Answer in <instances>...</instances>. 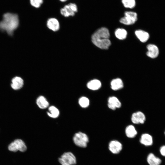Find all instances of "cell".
<instances>
[{
	"label": "cell",
	"instance_id": "obj_1",
	"mask_svg": "<svg viewBox=\"0 0 165 165\" xmlns=\"http://www.w3.org/2000/svg\"><path fill=\"white\" fill-rule=\"evenodd\" d=\"M109 38L110 33L108 29L102 27L98 29L93 34L91 40L94 44L98 47L106 50L111 45Z\"/></svg>",
	"mask_w": 165,
	"mask_h": 165
},
{
	"label": "cell",
	"instance_id": "obj_2",
	"mask_svg": "<svg viewBox=\"0 0 165 165\" xmlns=\"http://www.w3.org/2000/svg\"><path fill=\"white\" fill-rule=\"evenodd\" d=\"M19 24L18 17L16 14L6 13L4 14L3 20L0 22V30L12 35Z\"/></svg>",
	"mask_w": 165,
	"mask_h": 165
},
{
	"label": "cell",
	"instance_id": "obj_3",
	"mask_svg": "<svg viewBox=\"0 0 165 165\" xmlns=\"http://www.w3.org/2000/svg\"><path fill=\"white\" fill-rule=\"evenodd\" d=\"M73 140L77 146L82 148H86L89 141L88 136L85 133L81 132L76 133L74 135Z\"/></svg>",
	"mask_w": 165,
	"mask_h": 165
},
{
	"label": "cell",
	"instance_id": "obj_4",
	"mask_svg": "<svg viewBox=\"0 0 165 165\" xmlns=\"http://www.w3.org/2000/svg\"><path fill=\"white\" fill-rule=\"evenodd\" d=\"M58 160L61 165H75L77 163L76 157L70 152L64 153L59 158Z\"/></svg>",
	"mask_w": 165,
	"mask_h": 165
},
{
	"label": "cell",
	"instance_id": "obj_5",
	"mask_svg": "<svg viewBox=\"0 0 165 165\" xmlns=\"http://www.w3.org/2000/svg\"><path fill=\"white\" fill-rule=\"evenodd\" d=\"M78 11L76 4L72 2L65 5L60 10L61 15L66 17L74 16Z\"/></svg>",
	"mask_w": 165,
	"mask_h": 165
},
{
	"label": "cell",
	"instance_id": "obj_6",
	"mask_svg": "<svg viewBox=\"0 0 165 165\" xmlns=\"http://www.w3.org/2000/svg\"><path fill=\"white\" fill-rule=\"evenodd\" d=\"M124 16L120 20V22L126 25H131L134 24L137 20V14L131 11H126Z\"/></svg>",
	"mask_w": 165,
	"mask_h": 165
},
{
	"label": "cell",
	"instance_id": "obj_7",
	"mask_svg": "<svg viewBox=\"0 0 165 165\" xmlns=\"http://www.w3.org/2000/svg\"><path fill=\"white\" fill-rule=\"evenodd\" d=\"M108 148L109 150L112 153L117 154L119 153L122 150L123 145L119 141L114 140L109 142Z\"/></svg>",
	"mask_w": 165,
	"mask_h": 165
},
{
	"label": "cell",
	"instance_id": "obj_8",
	"mask_svg": "<svg viewBox=\"0 0 165 165\" xmlns=\"http://www.w3.org/2000/svg\"><path fill=\"white\" fill-rule=\"evenodd\" d=\"M145 119V114L141 111L133 113L131 117L132 122L135 124H143L144 123Z\"/></svg>",
	"mask_w": 165,
	"mask_h": 165
},
{
	"label": "cell",
	"instance_id": "obj_9",
	"mask_svg": "<svg viewBox=\"0 0 165 165\" xmlns=\"http://www.w3.org/2000/svg\"><path fill=\"white\" fill-rule=\"evenodd\" d=\"M139 142L141 145L145 146H151L153 142L152 136L148 133L143 134L141 136Z\"/></svg>",
	"mask_w": 165,
	"mask_h": 165
},
{
	"label": "cell",
	"instance_id": "obj_10",
	"mask_svg": "<svg viewBox=\"0 0 165 165\" xmlns=\"http://www.w3.org/2000/svg\"><path fill=\"white\" fill-rule=\"evenodd\" d=\"M108 106L110 109L115 110L116 108H119L121 107V103L117 97L111 96L108 99Z\"/></svg>",
	"mask_w": 165,
	"mask_h": 165
},
{
	"label": "cell",
	"instance_id": "obj_11",
	"mask_svg": "<svg viewBox=\"0 0 165 165\" xmlns=\"http://www.w3.org/2000/svg\"><path fill=\"white\" fill-rule=\"evenodd\" d=\"M148 51L146 53L147 55L152 58L156 57L159 54V50L158 47L155 45L148 44L147 46Z\"/></svg>",
	"mask_w": 165,
	"mask_h": 165
},
{
	"label": "cell",
	"instance_id": "obj_12",
	"mask_svg": "<svg viewBox=\"0 0 165 165\" xmlns=\"http://www.w3.org/2000/svg\"><path fill=\"white\" fill-rule=\"evenodd\" d=\"M46 25L49 29L54 31H57L60 28L59 22L55 18H49L47 21Z\"/></svg>",
	"mask_w": 165,
	"mask_h": 165
},
{
	"label": "cell",
	"instance_id": "obj_13",
	"mask_svg": "<svg viewBox=\"0 0 165 165\" xmlns=\"http://www.w3.org/2000/svg\"><path fill=\"white\" fill-rule=\"evenodd\" d=\"M146 161L149 165H160L162 162L160 158L152 153L148 154L146 158Z\"/></svg>",
	"mask_w": 165,
	"mask_h": 165
},
{
	"label": "cell",
	"instance_id": "obj_14",
	"mask_svg": "<svg viewBox=\"0 0 165 165\" xmlns=\"http://www.w3.org/2000/svg\"><path fill=\"white\" fill-rule=\"evenodd\" d=\"M11 86L13 90H17L21 89L24 85V81L20 77L16 76L12 80Z\"/></svg>",
	"mask_w": 165,
	"mask_h": 165
},
{
	"label": "cell",
	"instance_id": "obj_15",
	"mask_svg": "<svg viewBox=\"0 0 165 165\" xmlns=\"http://www.w3.org/2000/svg\"><path fill=\"white\" fill-rule=\"evenodd\" d=\"M111 87L114 90H117L122 88L123 83L122 80L119 78L113 79L110 83Z\"/></svg>",
	"mask_w": 165,
	"mask_h": 165
},
{
	"label": "cell",
	"instance_id": "obj_16",
	"mask_svg": "<svg viewBox=\"0 0 165 165\" xmlns=\"http://www.w3.org/2000/svg\"><path fill=\"white\" fill-rule=\"evenodd\" d=\"M135 34L138 39L143 42H146L149 37L148 32L141 30H136L135 31Z\"/></svg>",
	"mask_w": 165,
	"mask_h": 165
},
{
	"label": "cell",
	"instance_id": "obj_17",
	"mask_svg": "<svg viewBox=\"0 0 165 165\" xmlns=\"http://www.w3.org/2000/svg\"><path fill=\"white\" fill-rule=\"evenodd\" d=\"M101 81L97 79H94L89 81L87 84V86L89 89L96 90L99 89L101 87Z\"/></svg>",
	"mask_w": 165,
	"mask_h": 165
},
{
	"label": "cell",
	"instance_id": "obj_18",
	"mask_svg": "<svg viewBox=\"0 0 165 165\" xmlns=\"http://www.w3.org/2000/svg\"><path fill=\"white\" fill-rule=\"evenodd\" d=\"M125 133L126 136L129 138H133L137 134V131L135 127L131 125L127 127L125 130Z\"/></svg>",
	"mask_w": 165,
	"mask_h": 165
},
{
	"label": "cell",
	"instance_id": "obj_19",
	"mask_svg": "<svg viewBox=\"0 0 165 165\" xmlns=\"http://www.w3.org/2000/svg\"><path fill=\"white\" fill-rule=\"evenodd\" d=\"M36 103L38 107L41 109H45L49 105V103L46 98L43 96L39 97L36 100Z\"/></svg>",
	"mask_w": 165,
	"mask_h": 165
},
{
	"label": "cell",
	"instance_id": "obj_20",
	"mask_svg": "<svg viewBox=\"0 0 165 165\" xmlns=\"http://www.w3.org/2000/svg\"><path fill=\"white\" fill-rule=\"evenodd\" d=\"M18 151L24 152L26 151L27 147L25 143L22 140L16 139L14 141Z\"/></svg>",
	"mask_w": 165,
	"mask_h": 165
},
{
	"label": "cell",
	"instance_id": "obj_21",
	"mask_svg": "<svg viewBox=\"0 0 165 165\" xmlns=\"http://www.w3.org/2000/svg\"><path fill=\"white\" fill-rule=\"evenodd\" d=\"M47 114L51 118H56L59 116V111L56 107L52 106L49 107Z\"/></svg>",
	"mask_w": 165,
	"mask_h": 165
},
{
	"label": "cell",
	"instance_id": "obj_22",
	"mask_svg": "<svg viewBox=\"0 0 165 165\" xmlns=\"http://www.w3.org/2000/svg\"><path fill=\"white\" fill-rule=\"evenodd\" d=\"M127 35V31L123 28L117 29L115 31L116 36L119 39L123 40L125 39L126 38Z\"/></svg>",
	"mask_w": 165,
	"mask_h": 165
},
{
	"label": "cell",
	"instance_id": "obj_23",
	"mask_svg": "<svg viewBox=\"0 0 165 165\" xmlns=\"http://www.w3.org/2000/svg\"><path fill=\"white\" fill-rule=\"evenodd\" d=\"M122 3L124 7L132 9L135 6V0H122Z\"/></svg>",
	"mask_w": 165,
	"mask_h": 165
},
{
	"label": "cell",
	"instance_id": "obj_24",
	"mask_svg": "<svg viewBox=\"0 0 165 165\" xmlns=\"http://www.w3.org/2000/svg\"><path fill=\"white\" fill-rule=\"evenodd\" d=\"M79 103L82 107L86 108L89 106L90 101L89 99L87 97H82L79 98Z\"/></svg>",
	"mask_w": 165,
	"mask_h": 165
},
{
	"label": "cell",
	"instance_id": "obj_25",
	"mask_svg": "<svg viewBox=\"0 0 165 165\" xmlns=\"http://www.w3.org/2000/svg\"><path fill=\"white\" fill-rule=\"evenodd\" d=\"M43 0H30L31 5L36 8H39L43 4Z\"/></svg>",
	"mask_w": 165,
	"mask_h": 165
},
{
	"label": "cell",
	"instance_id": "obj_26",
	"mask_svg": "<svg viewBox=\"0 0 165 165\" xmlns=\"http://www.w3.org/2000/svg\"><path fill=\"white\" fill-rule=\"evenodd\" d=\"M8 148L9 150L11 151L16 152L18 151L16 145L14 141L9 145Z\"/></svg>",
	"mask_w": 165,
	"mask_h": 165
},
{
	"label": "cell",
	"instance_id": "obj_27",
	"mask_svg": "<svg viewBox=\"0 0 165 165\" xmlns=\"http://www.w3.org/2000/svg\"><path fill=\"white\" fill-rule=\"evenodd\" d=\"M160 152L162 156L165 157V145H163L160 147Z\"/></svg>",
	"mask_w": 165,
	"mask_h": 165
},
{
	"label": "cell",
	"instance_id": "obj_28",
	"mask_svg": "<svg viewBox=\"0 0 165 165\" xmlns=\"http://www.w3.org/2000/svg\"><path fill=\"white\" fill-rule=\"evenodd\" d=\"M60 1L62 2H64L67 1L68 0H59Z\"/></svg>",
	"mask_w": 165,
	"mask_h": 165
},
{
	"label": "cell",
	"instance_id": "obj_29",
	"mask_svg": "<svg viewBox=\"0 0 165 165\" xmlns=\"http://www.w3.org/2000/svg\"><path fill=\"white\" fill-rule=\"evenodd\" d=\"M164 135H165V131H164Z\"/></svg>",
	"mask_w": 165,
	"mask_h": 165
}]
</instances>
